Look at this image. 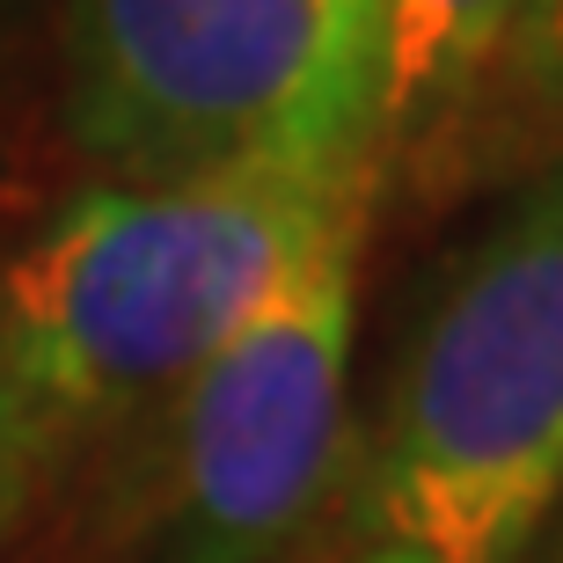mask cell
<instances>
[{"label": "cell", "instance_id": "8fae6325", "mask_svg": "<svg viewBox=\"0 0 563 563\" xmlns=\"http://www.w3.org/2000/svg\"><path fill=\"white\" fill-rule=\"evenodd\" d=\"M8 146H15V132H8V103H0V176H8Z\"/></svg>", "mask_w": 563, "mask_h": 563}, {"label": "cell", "instance_id": "52a82bcc", "mask_svg": "<svg viewBox=\"0 0 563 563\" xmlns=\"http://www.w3.org/2000/svg\"><path fill=\"white\" fill-rule=\"evenodd\" d=\"M59 432L44 424V410L30 396H22V380L0 366V549L22 534V520L37 512L44 483L59 476Z\"/></svg>", "mask_w": 563, "mask_h": 563}, {"label": "cell", "instance_id": "6da1fadb", "mask_svg": "<svg viewBox=\"0 0 563 563\" xmlns=\"http://www.w3.org/2000/svg\"><path fill=\"white\" fill-rule=\"evenodd\" d=\"M374 198L380 176L322 168L88 184L0 264V366L66 454L88 432H125Z\"/></svg>", "mask_w": 563, "mask_h": 563}, {"label": "cell", "instance_id": "277c9868", "mask_svg": "<svg viewBox=\"0 0 563 563\" xmlns=\"http://www.w3.org/2000/svg\"><path fill=\"white\" fill-rule=\"evenodd\" d=\"M374 212H352L242 336L125 432L146 563H286L352 446V322Z\"/></svg>", "mask_w": 563, "mask_h": 563}, {"label": "cell", "instance_id": "7a4b0ae2", "mask_svg": "<svg viewBox=\"0 0 563 563\" xmlns=\"http://www.w3.org/2000/svg\"><path fill=\"white\" fill-rule=\"evenodd\" d=\"M52 125L96 184H388V0H59Z\"/></svg>", "mask_w": 563, "mask_h": 563}, {"label": "cell", "instance_id": "5b68a950", "mask_svg": "<svg viewBox=\"0 0 563 563\" xmlns=\"http://www.w3.org/2000/svg\"><path fill=\"white\" fill-rule=\"evenodd\" d=\"M556 162H563V0H505L468 103L410 184L418 190L527 184Z\"/></svg>", "mask_w": 563, "mask_h": 563}, {"label": "cell", "instance_id": "30bf717a", "mask_svg": "<svg viewBox=\"0 0 563 563\" xmlns=\"http://www.w3.org/2000/svg\"><path fill=\"white\" fill-rule=\"evenodd\" d=\"M344 563H424L418 549H396V542H374V549H358V556H344Z\"/></svg>", "mask_w": 563, "mask_h": 563}, {"label": "cell", "instance_id": "9c48e42d", "mask_svg": "<svg viewBox=\"0 0 563 563\" xmlns=\"http://www.w3.org/2000/svg\"><path fill=\"white\" fill-rule=\"evenodd\" d=\"M520 563H563V505L549 512L542 527H534V542L520 549Z\"/></svg>", "mask_w": 563, "mask_h": 563}, {"label": "cell", "instance_id": "3957f363", "mask_svg": "<svg viewBox=\"0 0 563 563\" xmlns=\"http://www.w3.org/2000/svg\"><path fill=\"white\" fill-rule=\"evenodd\" d=\"M563 505V162L446 264L380 410L366 512L424 563H520Z\"/></svg>", "mask_w": 563, "mask_h": 563}, {"label": "cell", "instance_id": "ba28073f", "mask_svg": "<svg viewBox=\"0 0 563 563\" xmlns=\"http://www.w3.org/2000/svg\"><path fill=\"white\" fill-rule=\"evenodd\" d=\"M52 15H59V0H0V88L15 81L37 52H52Z\"/></svg>", "mask_w": 563, "mask_h": 563}, {"label": "cell", "instance_id": "8992f818", "mask_svg": "<svg viewBox=\"0 0 563 563\" xmlns=\"http://www.w3.org/2000/svg\"><path fill=\"white\" fill-rule=\"evenodd\" d=\"M505 0H388V176H418L476 88Z\"/></svg>", "mask_w": 563, "mask_h": 563}]
</instances>
